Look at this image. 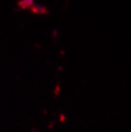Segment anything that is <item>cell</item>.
Segmentation results:
<instances>
[{"label": "cell", "instance_id": "obj_1", "mask_svg": "<svg viewBox=\"0 0 131 132\" xmlns=\"http://www.w3.org/2000/svg\"><path fill=\"white\" fill-rule=\"evenodd\" d=\"M30 12L33 14H39V15H45V14H49L50 11L49 9L45 6H41V5H37V4H34L33 6L29 9Z\"/></svg>", "mask_w": 131, "mask_h": 132}, {"label": "cell", "instance_id": "obj_2", "mask_svg": "<svg viewBox=\"0 0 131 132\" xmlns=\"http://www.w3.org/2000/svg\"><path fill=\"white\" fill-rule=\"evenodd\" d=\"M34 4H35L34 0H18L17 1V7L20 10H28Z\"/></svg>", "mask_w": 131, "mask_h": 132}, {"label": "cell", "instance_id": "obj_3", "mask_svg": "<svg viewBox=\"0 0 131 132\" xmlns=\"http://www.w3.org/2000/svg\"><path fill=\"white\" fill-rule=\"evenodd\" d=\"M59 93H60V84L58 83L56 85V87H55V90H54V95H55V97L59 96Z\"/></svg>", "mask_w": 131, "mask_h": 132}, {"label": "cell", "instance_id": "obj_4", "mask_svg": "<svg viewBox=\"0 0 131 132\" xmlns=\"http://www.w3.org/2000/svg\"><path fill=\"white\" fill-rule=\"evenodd\" d=\"M65 120H66V117L63 114H60V122H65Z\"/></svg>", "mask_w": 131, "mask_h": 132}, {"label": "cell", "instance_id": "obj_5", "mask_svg": "<svg viewBox=\"0 0 131 132\" xmlns=\"http://www.w3.org/2000/svg\"><path fill=\"white\" fill-rule=\"evenodd\" d=\"M32 132H39V131H38V130H36V129H33Z\"/></svg>", "mask_w": 131, "mask_h": 132}, {"label": "cell", "instance_id": "obj_6", "mask_svg": "<svg viewBox=\"0 0 131 132\" xmlns=\"http://www.w3.org/2000/svg\"><path fill=\"white\" fill-rule=\"evenodd\" d=\"M67 1H68V0H67Z\"/></svg>", "mask_w": 131, "mask_h": 132}]
</instances>
